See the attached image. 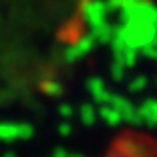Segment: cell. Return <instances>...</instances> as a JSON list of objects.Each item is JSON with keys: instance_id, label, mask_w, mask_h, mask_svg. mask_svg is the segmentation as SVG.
Listing matches in <instances>:
<instances>
[{"instance_id": "1", "label": "cell", "mask_w": 157, "mask_h": 157, "mask_svg": "<svg viewBox=\"0 0 157 157\" xmlns=\"http://www.w3.org/2000/svg\"><path fill=\"white\" fill-rule=\"evenodd\" d=\"M97 157H157V138L146 131L117 132Z\"/></svg>"}]
</instances>
